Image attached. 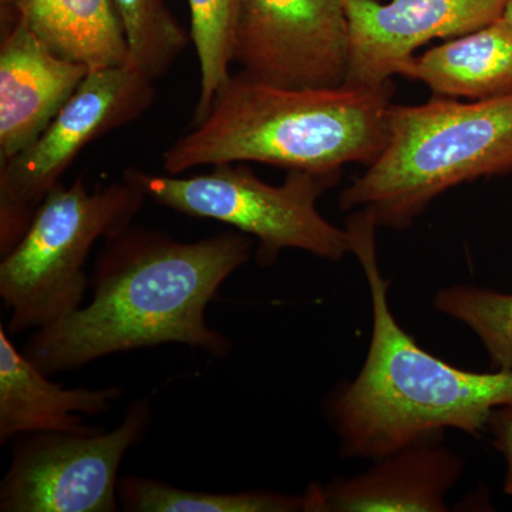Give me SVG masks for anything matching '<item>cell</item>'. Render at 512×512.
I'll list each match as a JSON object with an SVG mask.
<instances>
[{"label":"cell","instance_id":"6","mask_svg":"<svg viewBox=\"0 0 512 512\" xmlns=\"http://www.w3.org/2000/svg\"><path fill=\"white\" fill-rule=\"evenodd\" d=\"M151 198L181 214L220 221L255 238V261L271 268L285 249L339 262L350 251L348 231L326 220L318 201L340 173L291 170L282 185L266 184L244 164H218L207 174L153 175L128 168L123 175Z\"/></svg>","mask_w":512,"mask_h":512},{"label":"cell","instance_id":"12","mask_svg":"<svg viewBox=\"0 0 512 512\" xmlns=\"http://www.w3.org/2000/svg\"><path fill=\"white\" fill-rule=\"evenodd\" d=\"M464 461L439 440L421 441L376 460L355 477L313 483L303 512H444Z\"/></svg>","mask_w":512,"mask_h":512},{"label":"cell","instance_id":"15","mask_svg":"<svg viewBox=\"0 0 512 512\" xmlns=\"http://www.w3.org/2000/svg\"><path fill=\"white\" fill-rule=\"evenodd\" d=\"M53 53L90 70L128 63L114 0H2Z\"/></svg>","mask_w":512,"mask_h":512},{"label":"cell","instance_id":"3","mask_svg":"<svg viewBox=\"0 0 512 512\" xmlns=\"http://www.w3.org/2000/svg\"><path fill=\"white\" fill-rule=\"evenodd\" d=\"M392 83L379 89H286L229 77L200 123L164 154L165 174L204 165L261 163L340 173L375 163L389 138Z\"/></svg>","mask_w":512,"mask_h":512},{"label":"cell","instance_id":"8","mask_svg":"<svg viewBox=\"0 0 512 512\" xmlns=\"http://www.w3.org/2000/svg\"><path fill=\"white\" fill-rule=\"evenodd\" d=\"M150 399L128 406L119 426L96 434H25L0 483L2 512H116L127 451L146 439Z\"/></svg>","mask_w":512,"mask_h":512},{"label":"cell","instance_id":"14","mask_svg":"<svg viewBox=\"0 0 512 512\" xmlns=\"http://www.w3.org/2000/svg\"><path fill=\"white\" fill-rule=\"evenodd\" d=\"M400 76L436 96L468 101L512 96V26L503 19L414 56Z\"/></svg>","mask_w":512,"mask_h":512},{"label":"cell","instance_id":"19","mask_svg":"<svg viewBox=\"0 0 512 512\" xmlns=\"http://www.w3.org/2000/svg\"><path fill=\"white\" fill-rule=\"evenodd\" d=\"M433 305L476 333L494 369L512 372V293L454 285L440 289Z\"/></svg>","mask_w":512,"mask_h":512},{"label":"cell","instance_id":"11","mask_svg":"<svg viewBox=\"0 0 512 512\" xmlns=\"http://www.w3.org/2000/svg\"><path fill=\"white\" fill-rule=\"evenodd\" d=\"M6 9L12 16L0 42V164L45 133L90 72L84 64L57 56Z\"/></svg>","mask_w":512,"mask_h":512},{"label":"cell","instance_id":"4","mask_svg":"<svg viewBox=\"0 0 512 512\" xmlns=\"http://www.w3.org/2000/svg\"><path fill=\"white\" fill-rule=\"evenodd\" d=\"M510 173L512 96L393 104L383 153L340 192L339 207L372 212L377 227L407 229L451 188Z\"/></svg>","mask_w":512,"mask_h":512},{"label":"cell","instance_id":"17","mask_svg":"<svg viewBox=\"0 0 512 512\" xmlns=\"http://www.w3.org/2000/svg\"><path fill=\"white\" fill-rule=\"evenodd\" d=\"M191 40L200 64V96L191 126L200 123L211 109L218 90L228 82L242 0H188Z\"/></svg>","mask_w":512,"mask_h":512},{"label":"cell","instance_id":"5","mask_svg":"<svg viewBox=\"0 0 512 512\" xmlns=\"http://www.w3.org/2000/svg\"><path fill=\"white\" fill-rule=\"evenodd\" d=\"M147 195L133 181L90 192L79 177L47 194L32 224L0 262V298L10 311L8 332L46 328L84 305V271L99 239L130 227Z\"/></svg>","mask_w":512,"mask_h":512},{"label":"cell","instance_id":"20","mask_svg":"<svg viewBox=\"0 0 512 512\" xmlns=\"http://www.w3.org/2000/svg\"><path fill=\"white\" fill-rule=\"evenodd\" d=\"M488 427L493 431L495 448L503 454L507 463L504 491L512 497V403L495 409Z\"/></svg>","mask_w":512,"mask_h":512},{"label":"cell","instance_id":"21","mask_svg":"<svg viewBox=\"0 0 512 512\" xmlns=\"http://www.w3.org/2000/svg\"><path fill=\"white\" fill-rule=\"evenodd\" d=\"M501 19L505 20L508 25L512 26V0H508L507 6H505Z\"/></svg>","mask_w":512,"mask_h":512},{"label":"cell","instance_id":"1","mask_svg":"<svg viewBox=\"0 0 512 512\" xmlns=\"http://www.w3.org/2000/svg\"><path fill=\"white\" fill-rule=\"evenodd\" d=\"M252 249L254 238L237 229L183 242L130 225L104 239L90 275V302L32 332L22 352L47 376L165 343L222 359L231 340L208 325L205 312Z\"/></svg>","mask_w":512,"mask_h":512},{"label":"cell","instance_id":"7","mask_svg":"<svg viewBox=\"0 0 512 512\" xmlns=\"http://www.w3.org/2000/svg\"><path fill=\"white\" fill-rule=\"evenodd\" d=\"M154 80L130 63L90 70L32 146L0 164V256L26 234L47 194L83 148L153 107Z\"/></svg>","mask_w":512,"mask_h":512},{"label":"cell","instance_id":"2","mask_svg":"<svg viewBox=\"0 0 512 512\" xmlns=\"http://www.w3.org/2000/svg\"><path fill=\"white\" fill-rule=\"evenodd\" d=\"M375 215L357 210L346 220L350 251L365 272L373 328L359 375L330 394L326 417L343 457L379 460L444 430L481 437L494 410L512 403V372L458 369L426 352L390 309L389 281L377 264Z\"/></svg>","mask_w":512,"mask_h":512},{"label":"cell","instance_id":"10","mask_svg":"<svg viewBox=\"0 0 512 512\" xmlns=\"http://www.w3.org/2000/svg\"><path fill=\"white\" fill-rule=\"evenodd\" d=\"M349 22L343 86L379 89L434 39H456L503 16L508 0H343Z\"/></svg>","mask_w":512,"mask_h":512},{"label":"cell","instance_id":"13","mask_svg":"<svg viewBox=\"0 0 512 512\" xmlns=\"http://www.w3.org/2000/svg\"><path fill=\"white\" fill-rule=\"evenodd\" d=\"M0 325V444L32 433L96 434L103 431L83 416L113 409L123 396L119 386L66 389L52 382L13 345Z\"/></svg>","mask_w":512,"mask_h":512},{"label":"cell","instance_id":"16","mask_svg":"<svg viewBox=\"0 0 512 512\" xmlns=\"http://www.w3.org/2000/svg\"><path fill=\"white\" fill-rule=\"evenodd\" d=\"M121 510L128 512H303V495L268 490L242 493H205L183 490L164 481L126 476L119 478Z\"/></svg>","mask_w":512,"mask_h":512},{"label":"cell","instance_id":"18","mask_svg":"<svg viewBox=\"0 0 512 512\" xmlns=\"http://www.w3.org/2000/svg\"><path fill=\"white\" fill-rule=\"evenodd\" d=\"M128 45V63L156 82L190 43L164 0H114Z\"/></svg>","mask_w":512,"mask_h":512},{"label":"cell","instance_id":"9","mask_svg":"<svg viewBox=\"0 0 512 512\" xmlns=\"http://www.w3.org/2000/svg\"><path fill=\"white\" fill-rule=\"evenodd\" d=\"M343 0H242L234 60L249 79L286 89H336L348 77Z\"/></svg>","mask_w":512,"mask_h":512}]
</instances>
